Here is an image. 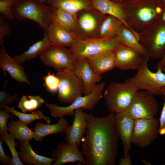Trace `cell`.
<instances>
[{"mask_svg": "<svg viewBox=\"0 0 165 165\" xmlns=\"http://www.w3.org/2000/svg\"><path fill=\"white\" fill-rule=\"evenodd\" d=\"M0 140L4 142L7 146L11 154L12 159L10 165H24L20 160L19 152L15 147L17 145L15 139L8 133L0 134Z\"/></svg>", "mask_w": 165, "mask_h": 165, "instance_id": "obj_33", "label": "cell"}, {"mask_svg": "<svg viewBox=\"0 0 165 165\" xmlns=\"http://www.w3.org/2000/svg\"><path fill=\"white\" fill-rule=\"evenodd\" d=\"M89 64L96 74H102L116 67L114 50L103 51L87 57Z\"/></svg>", "mask_w": 165, "mask_h": 165, "instance_id": "obj_21", "label": "cell"}, {"mask_svg": "<svg viewBox=\"0 0 165 165\" xmlns=\"http://www.w3.org/2000/svg\"><path fill=\"white\" fill-rule=\"evenodd\" d=\"M8 131L15 140L30 141L33 139L34 132L27 124L19 120H11L8 123Z\"/></svg>", "mask_w": 165, "mask_h": 165, "instance_id": "obj_28", "label": "cell"}, {"mask_svg": "<svg viewBox=\"0 0 165 165\" xmlns=\"http://www.w3.org/2000/svg\"><path fill=\"white\" fill-rule=\"evenodd\" d=\"M125 26L123 22L119 19L106 15L101 25L98 38L115 39Z\"/></svg>", "mask_w": 165, "mask_h": 165, "instance_id": "obj_26", "label": "cell"}, {"mask_svg": "<svg viewBox=\"0 0 165 165\" xmlns=\"http://www.w3.org/2000/svg\"><path fill=\"white\" fill-rule=\"evenodd\" d=\"M114 53L116 67L121 70L138 69L149 59L138 50L124 45L117 47Z\"/></svg>", "mask_w": 165, "mask_h": 165, "instance_id": "obj_12", "label": "cell"}, {"mask_svg": "<svg viewBox=\"0 0 165 165\" xmlns=\"http://www.w3.org/2000/svg\"><path fill=\"white\" fill-rule=\"evenodd\" d=\"M4 109L12 113L13 115L16 116L19 120L27 125L34 120L38 119H43L48 123L51 122L50 118L45 115L39 110L32 112L31 114H28L19 112L16 110L14 107H10L8 105L5 106Z\"/></svg>", "mask_w": 165, "mask_h": 165, "instance_id": "obj_30", "label": "cell"}, {"mask_svg": "<svg viewBox=\"0 0 165 165\" xmlns=\"http://www.w3.org/2000/svg\"><path fill=\"white\" fill-rule=\"evenodd\" d=\"M111 1H112L113 2H118V3H120L123 2L128 0H110Z\"/></svg>", "mask_w": 165, "mask_h": 165, "instance_id": "obj_47", "label": "cell"}, {"mask_svg": "<svg viewBox=\"0 0 165 165\" xmlns=\"http://www.w3.org/2000/svg\"><path fill=\"white\" fill-rule=\"evenodd\" d=\"M2 142L0 140V163L5 165H10L12 157L10 155L5 153L2 145Z\"/></svg>", "mask_w": 165, "mask_h": 165, "instance_id": "obj_40", "label": "cell"}, {"mask_svg": "<svg viewBox=\"0 0 165 165\" xmlns=\"http://www.w3.org/2000/svg\"><path fill=\"white\" fill-rule=\"evenodd\" d=\"M146 63L137 69L136 74L126 80L133 85L138 90L148 91L154 95H163L160 89L165 87V72L160 69L155 72H152Z\"/></svg>", "mask_w": 165, "mask_h": 165, "instance_id": "obj_8", "label": "cell"}, {"mask_svg": "<svg viewBox=\"0 0 165 165\" xmlns=\"http://www.w3.org/2000/svg\"><path fill=\"white\" fill-rule=\"evenodd\" d=\"M137 91L133 84L126 80L124 82L110 83L103 95L108 111L116 114L126 111Z\"/></svg>", "mask_w": 165, "mask_h": 165, "instance_id": "obj_4", "label": "cell"}, {"mask_svg": "<svg viewBox=\"0 0 165 165\" xmlns=\"http://www.w3.org/2000/svg\"><path fill=\"white\" fill-rule=\"evenodd\" d=\"M106 15L94 8L79 11L76 15L74 35L80 39L98 38L100 27Z\"/></svg>", "mask_w": 165, "mask_h": 165, "instance_id": "obj_7", "label": "cell"}, {"mask_svg": "<svg viewBox=\"0 0 165 165\" xmlns=\"http://www.w3.org/2000/svg\"><path fill=\"white\" fill-rule=\"evenodd\" d=\"M10 30L9 23L2 15L0 16V44L3 46L4 38L10 35Z\"/></svg>", "mask_w": 165, "mask_h": 165, "instance_id": "obj_38", "label": "cell"}, {"mask_svg": "<svg viewBox=\"0 0 165 165\" xmlns=\"http://www.w3.org/2000/svg\"><path fill=\"white\" fill-rule=\"evenodd\" d=\"M37 1L44 3L47 0H35Z\"/></svg>", "mask_w": 165, "mask_h": 165, "instance_id": "obj_48", "label": "cell"}, {"mask_svg": "<svg viewBox=\"0 0 165 165\" xmlns=\"http://www.w3.org/2000/svg\"><path fill=\"white\" fill-rule=\"evenodd\" d=\"M105 86L104 82L96 84L90 94L78 97L67 106L61 107L50 103H46V106L50 110L51 116L54 118H61L65 116H72L77 109H92L104 97L102 91Z\"/></svg>", "mask_w": 165, "mask_h": 165, "instance_id": "obj_6", "label": "cell"}, {"mask_svg": "<svg viewBox=\"0 0 165 165\" xmlns=\"http://www.w3.org/2000/svg\"><path fill=\"white\" fill-rule=\"evenodd\" d=\"M5 79L4 90L0 91V109L4 108L6 106L14 104L17 101V97L19 95L18 94L12 95L6 91L5 87L7 83L6 77H5Z\"/></svg>", "mask_w": 165, "mask_h": 165, "instance_id": "obj_35", "label": "cell"}, {"mask_svg": "<svg viewBox=\"0 0 165 165\" xmlns=\"http://www.w3.org/2000/svg\"><path fill=\"white\" fill-rule=\"evenodd\" d=\"M160 91L163 96H165V87H162L160 89Z\"/></svg>", "mask_w": 165, "mask_h": 165, "instance_id": "obj_46", "label": "cell"}, {"mask_svg": "<svg viewBox=\"0 0 165 165\" xmlns=\"http://www.w3.org/2000/svg\"><path fill=\"white\" fill-rule=\"evenodd\" d=\"M53 46L46 33L44 32V36L42 39L30 46L23 54L15 55L13 58L18 63L22 65L26 61H30L38 55H40Z\"/></svg>", "mask_w": 165, "mask_h": 165, "instance_id": "obj_27", "label": "cell"}, {"mask_svg": "<svg viewBox=\"0 0 165 165\" xmlns=\"http://www.w3.org/2000/svg\"><path fill=\"white\" fill-rule=\"evenodd\" d=\"M120 45L115 39L76 38L69 50L75 60L87 58L103 51L114 50Z\"/></svg>", "mask_w": 165, "mask_h": 165, "instance_id": "obj_10", "label": "cell"}, {"mask_svg": "<svg viewBox=\"0 0 165 165\" xmlns=\"http://www.w3.org/2000/svg\"><path fill=\"white\" fill-rule=\"evenodd\" d=\"M15 0H0V13L4 17L10 21L15 18L11 10Z\"/></svg>", "mask_w": 165, "mask_h": 165, "instance_id": "obj_36", "label": "cell"}, {"mask_svg": "<svg viewBox=\"0 0 165 165\" xmlns=\"http://www.w3.org/2000/svg\"><path fill=\"white\" fill-rule=\"evenodd\" d=\"M55 74L59 80L57 97L61 103L70 104L77 98L82 96V81L74 71H57Z\"/></svg>", "mask_w": 165, "mask_h": 165, "instance_id": "obj_9", "label": "cell"}, {"mask_svg": "<svg viewBox=\"0 0 165 165\" xmlns=\"http://www.w3.org/2000/svg\"><path fill=\"white\" fill-rule=\"evenodd\" d=\"M160 19L165 24V8H164Z\"/></svg>", "mask_w": 165, "mask_h": 165, "instance_id": "obj_43", "label": "cell"}, {"mask_svg": "<svg viewBox=\"0 0 165 165\" xmlns=\"http://www.w3.org/2000/svg\"><path fill=\"white\" fill-rule=\"evenodd\" d=\"M142 162L143 164L146 165H151V164L148 162L147 160H145V159H143L141 161Z\"/></svg>", "mask_w": 165, "mask_h": 165, "instance_id": "obj_45", "label": "cell"}, {"mask_svg": "<svg viewBox=\"0 0 165 165\" xmlns=\"http://www.w3.org/2000/svg\"><path fill=\"white\" fill-rule=\"evenodd\" d=\"M115 114L117 133L122 143L124 153L126 154L131 148L135 120L125 111Z\"/></svg>", "mask_w": 165, "mask_h": 165, "instance_id": "obj_17", "label": "cell"}, {"mask_svg": "<svg viewBox=\"0 0 165 165\" xmlns=\"http://www.w3.org/2000/svg\"><path fill=\"white\" fill-rule=\"evenodd\" d=\"M40 59L57 71L75 69V60L69 50L64 47L53 45L40 55Z\"/></svg>", "mask_w": 165, "mask_h": 165, "instance_id": "obj_13", "label": "cell"}, {"mask_svg": "<svg viewBox=\"0 0 165 165\" xmlns=\"http://www.w3.org/2000/svg\"><path fill=\"white\" fill-rule=\"evenodd\" d=\"M79 146L69 144L67 142H60L56 146L51 155L54 160L52 165H61L68 163L78 162L86 165V160L81 151Z\"/></svg>", "mask_w": 165, "mask_h": 165, "instance_id": "obj_15", "label": "cell"}, {"mask_svg": "<svg viewBox=\"0 0 165 165\" xmlns=\"http://www.w3.org/2000/svg\"><path fill=\"white\" fill-rule=\"evenodd\" d=\"M44 32L54 46L70 47L76 38L72 33L53 21L50 23Z\"/></svg>", "mask_w": 165, "mask_h": 165, "instance_id": "obj_20", "label": "cell"}, {"mask_svg": "<svg viewBox=\"0 0 165 165\" xmlns=\"http://www.w3.org/2000/svg\"><path fill=\"white\" fill-rule=\"evenodd\" d=\"M46 2L53 8L68 12L76 17L79 11L93 8L92 0H47Z\"/></svg>", "mask_w": 165, "mask_h": 165, "instance_id": "obj_25", "label": "cell"}, {"mask_svg": "<svg viewBox=\"0 0 165 165\" xmlns=\"http://www.w3.org/2000/svg\"><path fill=\"white\" fill-rule=\"evenodd\" d=\"M19 157L24 164L35 165H51L54 161L51 158L39 155L35 152L29 141H20Z\"/></svg>", "mask_w": 165, "mask_h": 165, "instance_id": "obj_22", "label": "cell"}, {"mask_svg": "<svg viewBox=\"0 0 165 165\" xmlns=\"http://www.w3.org/2000/svg\"><path fill=\"white\" fill-rule=\"evenodd\" d=\"M13 115L5 109L0 110V134L8 133V127L7 123L9 118H13Z\"/></svg>", "mask_w": 165, "mask_h": 165, "instance_id": "obj_37", "label": "cell"}, {"mask_svg": "<svg viewBox=\"0 0 165 165\" xmlns=\"http://www.w3.org/2000/svg\"><path fill=\"white\" fill-rule=\"evenodd\" d=\"M119 165H131L132 161L129 152L124 154V156L121 157L118 162Z\"/></svg>", "mask_w": 165, "mask_h": 165, "instance_id": "obj_41", "label": "cell"}, {"mask_svg": "<svg viewBox=\"0 0 165 165\" xmlns=\"http://www.w3.org/2000/svg\"><path fill=\"white\" fill-rule=\"evenodd\" d=\"M86 113L82 108L74 111V117L71 126H69L64 134L66 142L79 146L85 134L86 127Z\"/></svg>", "mask_w": 165, "mask_h": 165, "instance_id": "obj_18", "label": "cell"}, {"mask_svg": "<svg viewBox=\"0 0 165 165\" xmlns=\"http://www.w3.org/2000/svg\"><path fill=\"white\" fill-rule=\"evenodd\" d=\"M45 103L44 99L39 95H23L20 98L17 107L22 112L35 111Z\"/></svg>", "mask_w": 165, "mask_h": 165, "instance_id": "obj_32", "label": "cell"}, {"mask_svg": "<svg viewBox=\"0 0 165 165\" xmlns=\"http://www.w3.org/2000/svg\"><path fill=\"white\" fill-rule=\"evenodd\" d=\"M138 35L139 42L149 58L159 60L165 54V24L160 19Z\"/></svg>", "mask_w": 165, "mask_h": 165, "instance_id": "obj_5", "label": "cell"}, {"mask_svg": "<svg viewBox=\"0 0 165 165\" xmlns=\"http://www.w3.org/2000/svg\"><path fill=\"white\" fill-rule=\"evenodd\" d=\"M159 122L156 118L135 120L132 143L141 148H145L157 138Z\"/></svg>", "mask_w": 165, "mask_h": 165, "instance_id": "obj_14", "label": "cell"}, {"mask_svg": "<svg viewBox=\"0 0 165 165\" xmlns=\"http://www.w3.org/2000/svg\"><path fill=\"white\" fill-rule=\"evenodd\" d=\"M92 5L93 8L103 14L115 16L121 20L125 26L130 29L139 40L138 33L133 31L127 23L120 3L110 0H92Z\"/></svg>", "mask_w": 165, "mask_h": 165, "instance_id": "obj_23", "label": "cell"}, {"mask_svg": "<svg viewBox=\"0 0 165 165\" xmlns=\"http://www.w3.org/2000/svg\"><path fill=\"white\" fill-rule=\"evenodd\" d=\"M0 67L4 73L7 72L18 83H26L31 86L22 65L18 63L9 56L3 46L0 50Z\"/></svg>", "mask_w": 165, "mask_h": 165, "instance_id": "obj_19", "label": "cell"}, {"mask_svg": "<svg viewBox=\"0 0 165 165\" xmlns=\"http://www.w3.org/2000/svg\"><path fill=\"white\" fill-rule=\"evenodd\" d=\"M86 127L81 141V152L86 165H115L119 139L116 114L99 117L86 113Z\"/></svg>", "mask_w": 165, "mask_h": 165, "instance_id": "obj_1", "label": "cell"}, {"mask_svg": "<svg viewBox=\"0 0 165 165\" xmlns=\"http://www.w3.org/2000/svg\"><path fill=\"white\" fill-rule=\"evenodd\" d=\"M120 3L127 23L137 33L160 19L164 9L158 0H128Z\"/></svg>", "mask_w": 165, "mask_h": 165, "instance_id": "obj_2", "label": "cell"}, {"mask_svg": "<svg viewBox=\"0 0 165 165\" xmlns=\"http://www.w3.org/2000/svg\"><path fill=\"white\" fill-rule=\"evenodd\" d=\"M160 68L165 72V54L159 60L156 64V69Z\"/></svg>", "mask_w": 165, "mask_h": 165, "instance_id": "obj_42", "label": "cell"}, {"mask_svg": "<svg viewBox=\"0 0 165 165\" xmlns=\"http://www.w3.org/2000/svg\"></svg>", "mask_w": 165, "mask_h": 165, "instance_id": "obj_49", "label": "cell"}, {"mask_svg": "<svg viewBox=\"0 0 165 165\" xmlns=\"http://www.w3.org/2000/svg\"><path fill=\"white\" fill-rule=\"evenodd\" d=\"M69 126L68 122L63 117L60 118L54 124L37 122L34 128L33 139L36 141L42 142L46 136L64 133Z\"/></svg>", "mask_w": 165, "mask_h": 165, "instance_id": "obj_24", "label": "cell"}, {"mask_svg": "<svg viewBox=\"0 0 165 165\" xmlns=\"http://www.w3.org/2000/svg\"><path fill=\"white\" fill-rule=\"evenodd\" d=\"M115 39L120 45L134 48L147 55L136 36L130 29L125 26Z\"/></svg>", "mask_w": 165, "mask_h": 165, "instance_id": "obj_31", "label": "cell"}, {"mask_svg": "<svg viewBox=\"0 0 165 165\" xmlns=\"http://www.w3.org/2000/svg\"><path fill=\"white\" fill-rule=\"evenodd\" d=\"M43 86L50 92L55 93L58 92L59 80L56 74L49 72L43 78Z\"/></svg>", "mask_w": 165, "mask_h": 165, "instance_id": "obj_34", "label": "cell"}, {"mask_svg": "<svg viewBox=\"0 0 165 165\" xmlns=\"http://www.w3.org/2000/svg\"><path fill=\"white\" fill-rule=\"evenodd\" d=\"M52 20V21L73 34L76 27V17L72 14L60 9H54Z\"/></svg>", "mask_w": 165, "mask_h": 165, "instance_id": "obj_29", "label": "cell"}, {"mask_svg": "<svg viewBox=\"0 0 165 165\" xmlns=\"http://www.w3.org/2000/svg\"><path fill=\"white\" fill-rule=\"evenodd\" d=\"M163 100L160 117L158 132L159 134L165 137V96H164Z\"/></svg>", "mask_w": 165, "mask_h": 165, "instance_id": "obj_39", "label": "cell"}, {"mask_svg": "<svg viewBox=\"0 0 165 165\" xmlns=\"http://www.w3.org/2000/svg\"><path fill=\"white\" fill-rule=\"evenodd\" d=\"M11 10L18 21L31 20L45 32L52 21L54 9L35 0H15Z\"/></svg>", "mask_w": 165, "mask_h": 165, "instance_id": "obj_3", "label": "cell"}, {"mask_svg": "<svg viewBox=\"0 0 165 165\" xmlns=\"http://www.w3.org/2000/svg\"><path fill=\"white\" fill-rule=\"evenodd\" d=\"M154 96L146 90L137 91L125 111L134 120L154 118L158 111V104Z\"/></svg>", "mask_w": 165, "mask_h": 165, "instance_id": "obj_11", "label": "cell"}, {"mask_svg": "<svg viewBox=\"0 0 165 165\" xmlns=\"http://www.w3.org/2000/svg\"><path fill=\"white\" fill-rule=\"evenodd\" d=\"M75 73L82 80L83 87V94L87 95L92 91L96 83L102 79L101 75L96 74L90 66L87 58L75 59Z\"/></svg>", "mask_w": 165, "mask_h": 165, "instance_id": "obj_16", "label": "cell"}, {"mask_svg": "<svg viewBox=\"0 0 165 165\" xmlns=\"http://www.w3.org/2000/svg\"><path fill=\"white\" fill-rule=\"evenodd\" d=\"M160 5L163 8H165V0H158Z\"/></svg>", "mask_w": 165, "mask_h": 165, "instance_id": "obj_44", "label": "cell"}]
</instances>
